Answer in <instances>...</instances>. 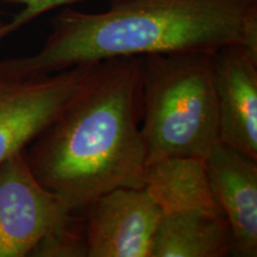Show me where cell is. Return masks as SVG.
<instances>
[{"instance_id":"277c9868","label":"cell","mask_w":257,"mask_h":257,"mask_svg":"<svg viewBox=\"0 0 257 257\" xmlns=\"http://www.w3.org/2000/svg\"><path fill=\"white\" fill-rule=\"evenodd\" d=\"M94 63L48 75L24 76L0 61V165L28 148L87 78Z\"/></svg>"},{"instance_id":"7a4b0ae2","label":"cell","mask_w":257,"mask_h":257,"mask_svg":"<svg viewBox=\"0 0 257 257\" xmlns=\"http://www.w3.org/2000/svg\"><path fill=\"white\" fill-rule=\"evenodd\" d=\"M257 48V0H112L106 11L66 9L38 51L2 60L24 76L114 57Z\"/></svg>"},{"instance_id":"30bf717a","label":"cell","mask_w":257,"mask_h":257,"mask_svg":"<svg viewBox=\"0 0 257 257\" xmlns=\"http://www.w3.org/2000/svg\"><path fill=\"white\" fill-rule=\"evenodd\" d=\"M144 187L162 214L192 210L220 212L204 159L168 157L149 163L144 173Z\"/></svg>"},{"instance_id":"6da1fadb","label":"cell","mask_w":257,"mask_h":257,"mask_svg":"<svg viewBox=\"0 0 257 257\" xmlns=\"http://www.w3.org/2000/svg\"><path fill=\"white\" fill-rule=\"evenodd\" d=\"M142 56L95 62L60 114L25 149L44 187L75 212L119 187H143Z\"/></svg>"},{"instance_id":"3957f363","label":"cell","mask_w":257,"mask_h":257,"mask_svg":"<svg viewBox=\"0 0 257 257\" xmlns=\"http://www.w3.org/2000/svg\"><path fill=\"white\" fill-rule=\"evenodd\" d=\"M213 53L142 56L141 134L147 165L168 157L205 160L219 143Z\"/></svg>"},{"instance_id":"8992f818","label":"cell","mask_w":257,"mask_h":257,"mask_svg":"<svg viewBox=\"0 0 257 257\" xmlns=\"http://www.w3.org/2000/svg\"><path fill=\"white\" fill-rule=\"evenodd\" d=\"M162 211L144 187H119L89 205L85 216L88 257H150Z\"/></svg>"},{"instance_id":"8fae6325","label":"cell","mask_w":257,"mask_h":257,"mask_svg":"<svg viewBox=\"0 0 257 257\" xmlns=\"http://www.w3.org/2000/svg\"><path fill=\"white\" fill-rule=\"evenodd\" d=\"M75 212L66 223L54 229L38 243L32 257H88L85 217Z\"/></svg>"},{"instance_id":"5b68a950","label":"cell","mask_w":257,"mask_h":257,"mask_svg":"<svg viewBox=\"0 0 257 257\" xmlns=\"http://www.w3.org/2000/svg\"><path fill=\"white\" fill-rule=\"evenodd\" d=\"M25 149L0 165V257L31 256L48 233L75 213L41 184Z\"/></svg>"},{"instance_id":"7c38bea8","label":"cell","mask_w":257,"mask_h":257,"mask_svg":"<svg viewBox=\"0 0 257 257\" xmlns=\"http://www.w3.org/2000/svg\"><path fill=\"white\" fill-rule=\"evenodd\" d=\"M3 2L23 6L19 14L16 15L14 19L8 23V32L10 35L50 10L59 8V6L83 2V0H3Z\"/></svg>"},{"instance_id":"52a82bcc","label":"cell","mask_w":257,"mask_h":257,"mask_svg":"<svg viewBox=\"0 0 257 257\" xmlns=\"http://www.w3.org/2000/svg\"><path fill=\"white\" fill-rule=\"evenodd\" d=\"M219 142L257 160V48L221 47L212 56Z\"/></svg>"},{"instance_id":"ba28073f","label":"cell","mask_w":257,"mask_h":257,"mask_svg":"<svg viewBox=\"0 0 257 257\" xmlns=\"http://www.w3.org/2000/svg\"><path fill=\"white\" fill-rule=\"evenodd\" d=\"M218 207L230 225L233 255L257 256V160L218 143L206 159Z\"/></svg>"},{"instance_id":"9c48e42d","label":"cell","mask_w":257,"mask_h":257,"mask_svg":"<svg viewBox=\"0 0 257 257\" xmlns=\"http://www.w3.org/2000/svg\"><path fill=\"white\" fill-rule=\"evenodd\" d=\"M233 255L230 225L220 212L192 210L162 214L150 257H227Z\"/></svg>"},{"instance_id":"4fadbf2b","label":"cell","mask_w":257,"mask_h":257,"mask_svg":"<svg viewBox=\"0 0 257 257\" xmlns=\"http://www.w3.org/2000/svg\"><path fill=\"white\" fill-rule=\"evenodd\" d=\"M2 2H3V0H0V3H2ZM8 35H9V32H8V23H5V22L3 21L2 16H0V40L8 36Z\"/></svg>"}]
</instances>
